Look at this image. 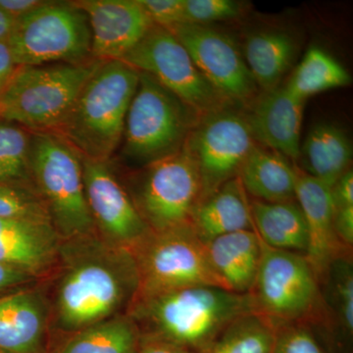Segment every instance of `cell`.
<instances>
[{"label": "cell", "mask_w": 353, "mask_h": 353, "mask_svg": "<svg viewBox=\"0 0 353 353\" xmlns=\"http://www.w3.org/2000/svg\"><path fill=\"white\" fill-rule=\"evenodd\" d=\"M43 2L41 0H0V9L16 20L38 8Z\"/></svg>", "instance_id": "cell-38"}, {"label": "cell", "mask_w": 353, "mask_h": 353, "mask_svg": "<svg viewBox=\"0 0 353 353\" xmlns=\"http://www.w3.org/2000/svg\"><path fill=\"white\" fill-rule=\"evenodd\" d=\"M87 14L94 60H122L152 27L138 0H78Z\"/></svg>", "instance_id": "cell-16"}, {"label": "cell", "mask_w": 353, "mask_h": 353, "mask_svg": "<svg viewBox=\"0 0 353 353\" xmlns=\"http://www.w3.org/2000/svg\"><path fill=\"white\" fill-rule=\"evenodd\" d=\"M299 159L303 160L301 170L332 188L350 169L352 143L340 128L323 123L309 132Z\"/></svg>", "instance_id": "cell-23"}, {"label": "cell", "mask_w": 353, "mask_h": 353, "mask_svg": "<svg viewBox=\"0 0 353 353\" xmlns=\"http://www.w3.org/2000/svg\"><path fill=\"white\" fill-rule=\"evenodd\" d=\"M352 82L347 69L320 48H309L297 65L285 88L305 101L311 95L332 88L345 87Z\"/></svg>", "instance_id": "cell-28"}, {"label": "cell", "mask_w": 353, "mask_h": 353, "mask_svg": "<svg viewBox=\"0 0 353 353\" xmlns=\"http://www.w3.org/2000/svg\"><path fill=\"white\" fill-rule=\"evenodd\" d=\"M189 52L201 75L227 101H248L256 92L245 59L227 34L206 26L169 28Z\"/></svg>", "instance_id": "cell-14"}, {"label": "cell", "mask_w": 353, "mask_h": 353, "mask_svg": "<svg viewBox=\"0 0 353 353\" xmlns=\"http://www.w3.org/2000/svg\"><path fill=\"white\" fill-rule=\"evenodd\" d=\"M153 24L169 28L183 23V0H138Z\"/></svg>", "instance_id": "cell-34"}, {"label": "cell", "mask_w": 353, "mask_h": 353, "mask_svg": "<svg viewBox=\"0 0 353 353\" xmlns=\"http://www.w3.org/2000/svg\"><path fill=\"white\" fill-rule=\"evenodd\" d=\"M185 146L199 167L204 199L239 176L254 139L246 116L226 106L201 117Z\"/></svg>", "instance_id": "cell-12"}, {"label": "cell", "mask_w": 353, "mask_h": 353, "mask_svg": "<svg viewBox=\"0 0 353 353\" xmlns=\"http://www.w3.org/2000/svg\"><path fill=\"white\" fill-rule=\"evenodd\" d=\"M296 167V201L303 211L308 232L305 259L321 282L330 265L339 257L352 254L341 245L334 224L331 187Z\"/></svg>", "instance_id": "cell-17"}, {"label": "cell", "mask_w": 353, "mask_h": 353, "mask_svg": "<svg viewBox=\"0 0 353 353\" xmlns=\"http://www.w3.org/2000/svg\"><path fill=\"white\" fill-rule=\"evenodd\" d=\"M211 267L225 289L248 294L259 271L262 241L254 230L224 234L205 245Z\"/></svg>", "instance_id": "cell-21"}, {"label": "cell", "mask_w": 353, "mask_h": 353, "mask_svg": "<svg viewBox=\"0 0 353 353\" xmlns=\"http://www.w3.org/2000/svg\"><path fill=\"white\" fill-rule=\"evenodd\" d=\"M320 285L327 288V296L322 294L324 326L334 325L338 333V345L347 347L352 345L353 336V270L352 254L339 257L330 265Z\"/></svg>", "instance_id": "cell-27"}, {"label": "cell", "mask_w": 353, "mask_h": 353, "mask_svg": "<svg viewBox=\"0 0 353 353\" xmlns=\"http://www.w3.org/2000/svg\"><path fill=\"white\" fill-rule=\"evenodd\" d=\"M334 230L341 245L352 250L353 206L334 209Z\"/></svg>", "instance_id": "cell-35"}, {"label": "cell", "mask_w": 353, "mask_h": 353, "mask_svg": "<svg viewBox=\"0 0 353 353\" xmlns=\"http://www.w3.org/2000/svg\"><path fill=\"white\" fill-rule=\"evenodd\" d=\"M248 312L252 311L248 294L196 285L136 297L127 314L141 336L199 353L230 323Z\"/></svg>", "instance_id": "cell-2"}, {"label": "cell", "mask_w": 353, "mask_h": 353, "mask_svg": "<svg viewBox=\"0 0 353 353\" xmlns=\"http://www.w3.org/2000/svg\"><path fill=\"white\" fill-rule=\"evenodd\" d=\"M0 218L51 223L48 208L32 183H0Z\"/></svg>", "instance_id": "cell-31"}, {"label": "cell", "mask_w": 353, "mask_h": 353, "mask_svg": "<svg viewBox=\"0 0 353 353\" xmlns=\"http://www.w3.org/2000/svg\"><path fill=\"white\" fill-rule=\"evenodd\" d=\"M61 241L50 222L0 218V265L43 280L54 267Z\"/></svg>", "instance_id": "cell-18"}, {"label": "cell", "mask_w": 353, "mask_h": 353, "mask_svg": "<svg viewBox=\"0 0 353 353\" xmlns=\"http://www.w3.org/2000/svg\"><path fill=\"white\" fill-rule=\"evenodd\" d=\"M41 281L52 341L127 314L139 290L132 252L97 233L62 240L52 271Z\"/></svg>", "instance_id": "cell-1"}, {"label": "cell", "mask_w": 353, "mask_h": 353, "mask_svg": "<svg viewBox=\"0 0 353 353\" xmlns=\"http://www.w3.org/2000/svg\"><path fill=\"white\" fill-rule=\"evenodd\" d=\"M32 181L61 240L97 233L85 199L82 158L55 132H32Z\"/></svg>", "instance_id": "cell-6"}, {"label": "cell", "mask_w": 353, "mask_h": 353, "mask_svg": "<svg viewBox=\"0 0 353 353\" xmlns=\"http://www.w3.org/2000/svg\"><path fill=\"white\" fill-rule=\"evenodd\" d=\"M97 62L17 66L0 94V119L32 132H54Z\"/></svg>", "instance_id": "cell-5"}, {"label": "cell", "mask_w": 353, "mask_h": 353, "mask_svg": "<svg viewBox=\"0 0 353 353\" xmlns=\"http://www.w3.org/2000/svg\"><path fill=\"white\" fill-rule=\"evenodd\" d=\"M304 103L285 87L265 92L246 116L253 139L297 161L301 154Z\"/></svg>", "instance_id": "cell-19"}, {"label": "cell", "mask_w": 353, "mask_h": 353, "mask_svg": "<svg viewBox=\"0 0 353 353\" xmlns=\"http://www.w3.org/2000/svg\"><path fill=\"white\" fill-rule=\"evenodd\" d=\"M238 176L246 194L256 201H296V167L280 153L253 146Z\"/></svg>", "instance_id": "cell-22"}, {"label": "cell", "mask_w": 353, "mask_h": 353, "mask_svg": "<svg viewBox=\"0 0 353 353\" xmlns=\"http://www.w3.org/2000/svg\"><path fill=\"white\" fill-rule=\"evenodd\" d=\"M241 13L240 2L234 0H183V24L205 26L233 19Z\"/></svg>", "instance_id": "cell-33"}, {"label": "cell", "mask_w": 353, "mask_h": 353, "mask_svg": "<svg viewBox=\"0 0 353 353\" xmlns=\"http://www.w3.org/2000/svg\"><path fill=\"white\" fill-rule=\"evenodd\" d=\"M190 227L204 245L224 234L254 230L250 202L239 176L202 199Z\"/></svg>", "instance_id": "cell-20"}, {"label": "cell", "mask_w": 353, "mask_h": 353, "mask_svg": "<svg viewBox=\"0 0 353 353\" xmlns=\"http://www.w3.org/2000/svg\"><path fill=\"white\" fill-rule=\"evenodd\" d=\"M17 65L14 62L12 53L7 43H0V94L12 77Z\"/></svg>", "instance_id": "cell-40"}, {"label": "cell", "mask_w": 353, "mask_h": 353, "mask_svg": "<svg viewBox=\"0 0 353 353\" xmlns=\"http://www.w3.org/2000/svg\"><path fill=\"white\" fill-rule=\"evenodd\" d=\"M245 62L256 85L265 92L278 88L296 53L294 39L283 32H260L245 43Z\"/></svg>", "instance_id": "cell-26"}, {"label": "cell", "mask_w": 353, "mask_h": 353, "mask_svg": "<svg viewBox=\"0 0 353 353\" xmlns=\"http://www.w3.org/2000/svg\"><path fill=\"white\" fill-rule=\"evenodd\" d=\"M38 281V279L24 272L0 265V294L31 285Z\"/></svg>", "instance_id": "cell-36"}, {"label": "cell", "mask_w": 353, "mask_h": 353, "mask_svg": "<svg viewBox=\"0 0 353 353\" xmlns=\"http://www.w3.org/2000/svg\"><path fill=\"white\" fill-rule=\"evenodd\" d=\"M141 343L136 323L122 314L57 339L50 353H139Z\"/></svg>", "instance_id": "cell-24"}, {"label": "cell", "mask_w": 353, "mask_h": 353, "mask_svg": "<svg viewBox=\"0 0 353 353\" xmlns=\"http://www.w3.org/2000/svg\"><path fill=\"white\" fill-rule=\"evenodd\" d=\"M334 209L353 206V171L348 169L331 188Z\"/></svg>", "instance_id": "cell-37"}, {"label": "cell", "mask_w": 353, "mask_h": 353, "mask_svg": "<svg viewBox=\"0 0 353 353\" xmlns=\"http://www.w3.org/2000/svg\"><path fill=\"white\" fill-rule=\"evenodd\" d=\"M131 252L139 276L136 297L189 285L225 289L211 267L205 245L190 226L158 233L150 231Z\"/></svg>", "instance_id": "cell-10"}, {"label": "cell", "mask_w": 353, "mask_h": 353, "mask_svg": "<svg viewBox=\"0 0 353 353\" xmlns=\"http://www.w3.org/2000/svg\"><path fill=\"white\" fill-rule=\"evenodd\" d=\"M130 176L125 187L150 231L190 226L203 199V185L199 167L185 145Z\"/></svg>", "instance_id": "cell-9"}, {"label": "cell", "mask_w": 353, "mask_h": 353, "mask_svg": "<svg viewBox=\"0 0 353 353\" xmlns=\"http://www.w3.org/2000/svg\"><path fill=\"white\" fill-rule=\"evenodd\" d=\"M199 119L152 76L139 72L122 139L111 160L134 170L154 163L179 152Z\"/></svg>", "instance_id": "cell-4"}, {"label": "cell", "mask_w": 353, "mask_h": 353, "mask_svg": "<svg viewBox=\"0 0 353 353\" xmlns=\"http://www.w3.org/2000/svg\"><path fill=\"white\" fill-rule=\"evenodd\" d=\"M139 80L138 70L122 60H99L55 134L81 157L111 161Z\"/></svg>", "instance_id": "cell-3"}, {"label": "cell", "mask_w": 353, "mask_h": 353, "mask_svg": "<svg viewBox=\"0 0 353 353\" xmlns=\"http://www.w3.org/2000/svg\"><path fill=\"white\" fill-rule=\"evenodd\" d=\"M82 158L83 185L95 231L114 245L131 250L150 233L110 161Z\"/></svg>", "instance_id": "cell-13"}, {"label": "cell", "mask_w": 353, "mask_h": 353, "mask_svg": "<svg viewBox=\"0 0 353 353\" xmlns=\"http://www.w3.org/2000/svg\"><path fill=\"white\" fill-rule=\"evenodd\" d=\"M0 353H7V352H2V350H0Z\"/></svg>", "instance_id": "cell-42"}, {"label": "cell", "mask_w": 353, "mask_h": 353, "mask_svg": "<svg viewBox=\"0 0 353 353\" xmlns=\"http://www.w3.org/2000/svg\"><path fill=\"white\" fill-rule=\"evenodd\" d=\"M50 310L43 281L0 294V350L50 353Z\"/></svg>", "instance_id": "cell-15"}, {"label": "cell", "mask_w": 353, "mask_h": 353, "mask_svg": "<svg viewBox=\"0 0 353 353\" xmlns=\"http://www.w3.org/2000/svg\"><path fill=\"white\" fill-rule=\"evenodd\" d=\"M277 325L264 316H239L199 353H272Z\"/></svg>", "instance_id": "cell-29"}, {"label": "cell", "mask_w": 353, "mask_h": 353, "mask_svg": "<svg viewBox=\"0 0 353 353\" xmlns=\"http://www.w3.org/2000/svg\"><path fill=\"white\" fill-rule=\"evenodd\" d=\"M31 137L20 125L0 119V183H32Z\"/></svg>", "instance_id": "cell-30"}, {"label": "cell", "mask_w": 353, "mask_h": 353, "mask_svg": "<svg viewBox=\"0 0 353 353\" xmlns=\"http://www.w3.org/2000/svg\"><path fill=\"white\" fill-rule=\"evenodd\" d=\"M7 44L17 66L94 60L87 14L74 1H44L18 18Z\"/></svg>", "instance_id": "cell-7"}, {"label": "cell", "mask_w": 353, "mask_h": 353, "mask_svg": "<svg viewBox=\"0 0 353 353\" xmlns=\"http://www.w3.org/2000/svg\"><path fill=\"white\" fill-rule=\"evenodd\" d=\"M272 353H329L317 334L303 323L278 325Z\"/></svg>", "instance_id": "cell-32"}, {"label": "cell", "mask_w": 353, "mask_h": 353, "mask_svg": "<svg viewBox=\"0 0 353 353\" xmlns=\"http://www.w3.org/2000/svg\"><path fill=\"white\" fill-rule=\"evenodd\" d=\"M15 19L0 9V43H7L12 32Z\"/></svg>", "instance_id": "cell-41"}, {"label": "cell", "mask_w": 353, "mask_h": 353, "mask_svg": "<svg viewBox=\"0 0 353 353\" xmlns=\"http://www.w3.org/2000/svg\"><path fill=\"white\" fill-rule=\"evenodd\" d=\"M122 61L152 76L201 118L230 103L201 75L185 46L167 28L152 25Z\"/></svg>", "instance_id": "cell-11"}, {"label": "cell", "mask_w": 353, "mask_h": 353, "mask_svg": "<svg viewBox=\"0 0 353 353\" xmlns=\"http://www.w3.org/2000/svg\"><path fill=\"white\" fill-rule=\"evenodd\" d=\"M252 312L276 325L321 324L320 284L303 254L262 243L259 271L248 294Z\"/></svg>", "instance_id": "cell-8"}, {"label": "cell", "mask_w": 353, "mask_h": 353, "mask_svg": "<svg viewBox=\"0 0 353 353\" xmlns=\"http://www.w3.org/2000/svg\"><path fill=\"white\" fill-rule=\"evenodd\" d=\"M139 353H196L179 345L157 339L141 336Z\"/></svg>", "instance_id": "cell-39"}, {"label": "cell", "mask_w": 353, "mask_h": 353, "mask_svg": "<svg viewBox=\"0 0 353 353\" xmlns=\"http://www.w3.org/2000/svg\"><path fill=\"white\" fill-rule=\"evenodd\" d=\"M254 231L267 246L305 254L308 232L303 211L296 201L250 202Z\"/></svg>", "instance_id": "cell-25"}]
</instances>
